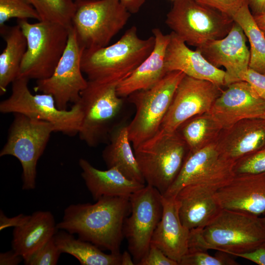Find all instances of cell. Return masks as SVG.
Listing matches in <instances>:
<instances>
[{
  "label": "cell",
  "mask_w": 265,
  "mask_h": 265,
  "mask_svg": "<svg viewBox=\"0 0 265 265\" xmlns=\"http://www.w3.org/2000/svg\"><path fill=\"white\" fill-rule=\"evenodd\" d=\"M128 197H104L94 204H71L66 207L58 230L77 234L78 238L102 250L119 254L124 236L125 219L130 214Z\"/></svg>",
  "instance_id": "1"
},
{
  "label": "cell",
  "mask_w": 265,
  "mask_h": 265,
  "mask_svg": "<svg viewBox=\"0 0 265 265\" xmlns=\"http://www.w3.org/2000/svg\"><path fill=\"white\" fill-rule=\"evenodd\" d=\"M265 242V229L257 215L222 209L203 228L190 230L188 252L214 249L236 256Z\"/></svg>",
  "instance_id": "2"
},
{
  "label": "cell",
  "mask_w": 265,
  "mask_h": 265,
  "mask_svg": "<svg viewBox=\"0 0 265 265\" xmlns=\"http://www.w3.org/2000/svg\"><path fill=\"white\" fill-rule=\"evenodd\" d=\"M155 43L154 36L140 38L137 29H128L115 43L106 47L84 49L81 70L88 80L118 84L130 76L149 56Z\"/></svg>",
  "instance_id": "3"
},
{
  "label": "cell",
  "mask_w": 265,
  "mask_h": 265,
  "mask_svg": "<svg viewBox=\"0 0 265 265\" xmlns=\"http://www.w3.org/2000/svg\"><path fill=\"white\" fill-rule=\"evenodd\" d=\"M27 41L18 77L36 80L50 77L66 48L69 28L45 21L29 23L18 19Z\"/></svg>",
  "instance_id": "4"
},
{
  "label": "cell",
  "mask_w": 265,
  "mask_h": 265,
  "mask_svg": "<svg viewBox=\"0 0 265 265\" xmlns=\"http://www.w3.org/2000/svg\"><path fill=\"white\" fill-rule=\"evenodd\" d=\"M189 152L180 134L161 131L134 149L147 185L163 195L173 183Z\"/></svg>",
  "instance_id": "5"
},
{
  "label": "cell",
  "mask_w": 265,
  "mask_h": 265,
  "mask_svg": "<svg viewBox=\"0 0 265 265\" xmlns=\"http://www.w3.org/2000/svg\"><path fill=\"white\" fill-rule=\"evenodd\" d=\"M116 83L88 80L80 94L79 103L82 119L78 133L88 146L96 147L108 140L123 106L122 98L117 93Z\"/></svg>",
  "instance_id": "6"
},
{
  "label": "cell",
  "mask_w": 265,
  "mask_h": 265,
  "mask_svg": "<svg viewBox=\"0 0 265 265\" xmlns=\"http://www.w3.org/2000/svg\"><path fill=\"white\" fill-rule=\"evenodd\" d=\"M185 75L180 71L168 72L152 87L136 91L128 97L136 109L133 119L127 125L133 149L158 132L176 89Z\"/></svg>",
  "instance_id": "7"
},
{
  "label": "cell",
  "mask_w": 265,
  "mask_h": 265,
  "mask_svg": "<svg viewBox=\"0 0 265 265\" xmlns=\"http://www.w3.org/2000/svg\"><path fill=\"white\" fill-rule=\"evenodd\" d=\"M29 80L18 77L12 83L11 95L0 103V112L20 113L48 122L54 125L56 132L69 136L78 134L82 119L79 103L74 104L69 110L59 109L52 95L33 94L28 88Z\"/></svg>",
  "instance_id": "8"
},
{
  "label": "cell",
  "mask_w": 265,
  "mask_h": 265,
  "mask_svg": "<svg viewBox=\"0 0 265 265\" xmlns=\"http://www.w3.org/2000/svg\"><path fill=\"white\" fill-rule=\"evenodd\" d=\"M234 23L230 17L195 0H175L165 23L186 44L195 47L225 37Z\"/></svg>",
  "instance_id": "9"
},
{
  "label": "cell",
  "mask_w": 265,
  "mask_h": 265,
  "mask_svg": "<svg viewBox=\"0 0 265 265\" xmlns=\"http://www.w3.org/2000/svg\"><path fill=\"white\" fill-rule=\"evenodd\" d=\"M7 141L0 152V157L16 158L22 167V189L35 188L37 162L43 154L51 135L56 132L54 125L43 120L14 113Z\"/></svg>",
  "instance_id": "10"
},
{
  "label": "cell",
  "mask_w": 265,
  "mask_h": 265,
  "mask_svg": "<svg viewBox=\"0 0 265 265\" xmlns=\"http://www.w3.org/2000/svg\"><path fill=\"white\" fill-rule=\"evenodd\" d=\"M76 4L72 26L85 49L107 46L131 15L119 0H96Z\"/></svg>",
  "instance_id": "11"
},
{
  "label": "cell",
  "mask_w": 265,
  "mask_h": 265,
  "mask_svg": "<svg viewBox=\"0 0 265 265\" xmlns=\"http://www.w3.org/2000/svg\"><path fill=\"white\" fill-rule=\"evenodd\" d=\"M162 194L147 185L130 196V215L125 219L123 234L135 265L144 258L162 214Z\"/></svg>",
  "instance_id": "12"
},
{
  "label": "cell",
  "mask_w": 265,
  "mask_h": 265,
  "mask_svg": "<svg viewBox=\"0 0 265 265\" xmlns=\"http://www.w3.org/2000/svg\"><path fill=\"white\" fill-rule=\"evenodd\" d=\"M84 49L74 29L69 28L66 48L53 73L48 78L36 80L35 92L52 95L61 110L67 109L70 103L78 102L80 93L88 84L81 68Z\"/></svg>",
  "instance_id": "13"
},
{
  "label": "cell",
  "mask_w": 265,
  "mask_h": 265,
  "mask_svg": "<svg viewBox=\"0 0 265 265\" xmlns=\"http://www.w3.org/2000/svg\"><path fill=\"white\" fill-rule=\"evenodd\" d=\"M222 91L221 87L210 81L185 75L176 89L159 131L172 133L188 119L210 112Z\"/></svg>",
  "instance_id": "14"
},
{
  "label": "cell",
  "mask_w": 265,
  "mask_h": 265,
  "mask_svg": "<svg viewBox=\"0 0 265 265\" xmlns=\"http://www.w3.org/2000/svg\"><path fill=\"white\" fill-rule=\"evenodd\" d=\"M235 163L221 156L216 141L189 152L176 179L162 195L175 197L183 187L193 183L226 184L235 176Z\"/></svg>",
  "instance_id": "15"
},
{
  "label": "cell",
  "mask_w": 265,
  "mask_h": 265,
  "mask_svg": "<svg viewBox=\"0 0 265 265\" xmlns=\"http://www.w3.org/2000/svg\"><path fill=\"white\" fill-rule=\"evenodd\" d=\"M246 37L240 26L234 22L225 37L208 41L196 48L212 65L225 68L226 86L244 80L249 69L250 51Z\"/></svg>",
  "instance_id": "16"
},
{
  "label": "cell",
  "mask_w": 265,
  "mask_h": 265,
  "mask_svg": "<svg viewBox=\"0 0 265 265\" xmlns=\"http://www.w3.org/2000/svg\"><path fill=\"white\" fill-rule=\"evenodd\" d=\"M222 91L210 113L222 129L245 119H265V100L245 80L233 82Z\"/></svg>",
  "instance_id": "17"
},
{
  "label": "cell",
  "mask_w": 265,
  "mask_h": 265,
  "mask_svg": "<svg viewBox=\"0 0 265 265\" xmlns=\"http://www.w3.org/2000/svg\"><path fill=\"white\" fill-rule=\"evenodd\" d=\"M223 184L214 182L193 183L183 187L176 195L179 216L188 229L203 228L222 210L216 192Z\"/></svg>",
  "instance_id": "18"
},
{
  "label": "cell",
  "mask_w": 265,
  "mask_h": 265,
  "mask_svg": "<svg viewBox=\"0 0 265 265\" xmlns=\"http://www.w3.org/2000/svg\"><path fill=\"white\" fill-rule=\"evenodd\" d=\"M223 209L265 214V173L235 175L216 192Z\"/></svg>",
  "instance_id": "19"
},
{
  "label": "cell",
  "mask_w": 265,
  "mask_h": 265,
  "mask_svg": "<svg viewBox=\"0 0 265 265\" xmlns=\"http://www.w3.org/2000/svg\"><path fill=\"white\" fill-rule=\"evenodd\" d=\"M169 35L164 58L167 73L180 71L188 77L208 80L220 87L225 86V71L211 64L196 49L193 51L188 48L173 31Z\"/></svg>",
  "instance_id": "20"
},
{
  "label": "cell",
  "mask_w": 265,
  "mask_h": 265,
  "mask_svg": "<svg viewBox=\"0 0 265 265\" xmlns=\"http://www.w3.org/2000/svg\"><path fill=\"white\" fill-rule=\"evenodd\" d=\"M161 218L153 234L151 244L159 248L179 265L188 252L190 230L182 223L179 216V203L176 197L162 195Z\"/></svg>",
  "instance_id": "21"
},
{
  "label": "cell",
  "mask_w": 265,
  "mask_h": 265,
  "mask_svg": "<svg viewBox=\"0 0 265 265\" xmlns=\"http://www.w3.org/2000/svg\"><path fill=\"white\" fill-rule=\"evenodd\" d=\"M216 142L221 156L235 162L265 147V119L241 120L222 129Z\"/></svg>",
  "instance_id": "22"
},
{
  "label": "cell",
  "mask_w": 265,
  "mask_h": 265,
  "mask_svg": "<svg viewBox=\"0 0 265 265\" xmlns=\"http://www.w3.org/2000/svg\"><path fill=\"white\" fill-rule=\"evenodd\" d=\"M152 31L155 38L154 49L130 76L118 84L117 93L121 98L152 87L167 73L164 58L170 35L164 34L158 28H153Z\"/></svg>",
  "instance_id": "23"
},
{
  "label": "cell",
  "mask_w": 265,
  "mask_h": 265,
  "mask_svg": "<svg viewBox=\"0 0 265 265\" xmlns=\"http://www.w3.org/2000/svg\"><path fill=\"white\" fill-rule=\"evenodd\" d=\"M81 175L94 201L104 197H128L145 186L129 179L118 169L99 170L88 160L80 159Z\"/></svg>",
  "instance_id": "24"
},
{
  "label": "cell",
  "mask_w": 265,
  "mask_h": 265,
  "mask_svg": "<svg viewBox=\"0 0 265 265\" xmlns=\"http://www.w3.org/2000/svg\"><path fill=\"white\" fill-rule=\"evenodd\" d=\"M57 231L54 216L50 212H35L25 223L14 228L12 249L25 262L53 238Z\"/></svg>",
  "instance_id": "25"
},
{
  "label": "cell",
  "mask_w": 265,
  "mask_h": 265,
  "mask_svg": "<svg viewBox=\"0 0 265 265\" xmlns=\"http://www.w3.org/2000/svg\"><path fill=\"white\" fill-rule=\"evenodd\" d=\"M131 143L127 125L119 124L111 132L108 144L103 151V160L107 168H116L129 179L145 184Z\"/></svg>",
  "instance_id": "26"
},
{
  "label": "cell",
  "mask_w": 265,
  "mask_h": 265,
  "mask_svg": "<svg viewBox=\"0 0 265 265\" xmlns=\"http://www.w3.org/2000/svg\"><path fill=\"white\" fill-rule=\"evenodd\" d=\"M0 27V34L5 43L0 55V94L2 95L9 84L19 77L27 41L18 24L11 26L4 25Z\"/></svg>",
  "instance_id": "27"
},
{
  "label": "cell",
  "mask_w": 265,
  "mask_h": 265,
  "mask_svg": "<svg viewBox=\"0 0 265 265\" xmlns=\"http://www.w3.org/2000/svg\"><path fill=\"white\" fill-rule=\"evenodd\" d=\"M60 251L75 257L81 265H121V254H106L92 243L58 230L53 236Z\"/></svg>",
  "instance_id": "28"
},
{
  "label": "cell",
  "mask_w": 265,
  "mask_h": 265,
  "mask_svg": "<svg viewBox=\"0 0 265 265\" xmlns=\"http://www.w3.org/2000/svg\"><path fill=\"white\" fill-rule=\"evenodd\" d=\"M222 130L210 112H207L188 119L176 131L186 143L189 152H193L216 141Z\"/></svg>",
  "instance_id": "29"
},
{
  "label": "cell",
  "mask_w": 265,
  "mask_h": 265,
  "mask_svg": "<svg viewBox=\"0 0 265 265\" xmlns=\"http://www.w3.org/2000/svg\"><path fill=\"white\" fill-rule=\"evenodd\" d=\"M232 19L240 26L249 42V68L265 75V35L255 22L248 3L240 8Z\"/></svg>",
  "instance_id": "30"
},
{
  "label": "cell",
  "mask_w": 265,
  "mask_h": 265,
  "mask_svg": "<svg viewBox=\"0 0 265 265\" xmlns=\"http://www.w3.org/2000/svg\"><path fill=\"white\" fill-rule=\"evenodd\" d=\"M35 9L40 21L72 27L76 3L71 0H26Z\"/></svg>",
  "instance_id": "31"
},
{
  "label": "cell",
  "mask_w": 265,
  "mask_h": 265,
  "mask_svg": "<svg viewBox=\"0 0 265 265\" xmlns=\"http://www.w3.org/2000/svg\"><path fill=\"white\" fill-rule=\"evenodd\" d=\"M12 18L40 21L35 9L26 0H0V26Z\"/></svg>",
  "instance_id": "32"
},
{
  "label": "cell",
  "mask_w": 265,
  "mask_h": 265,
  "mask_svg": "<svg viewBox=\"0 0 265 265\" xmlns=\"http://www.w3.org/2000/svg\"><path fill=\"white\" fill-rule=\"evenodd\" d=\"M212 256L205 250L189 251L182 259L179 265H237L231 255L224 252L218 251Z\"/></svg>",
  "instance_id": "33"
},
{
  "label": "cell",
  "mask_w": 265,
  "mask_h": 265,
  "mask_svg": "<svg viewBox=\"0 0 265 265\" xmlns=\"http://www.w3.org/2000/svg\"><path fill=\"white\" fill-rule=\"evenodd\" d=\"M235 175L258 174L265 173V147L235 162Z\"/></svg>",
  "instance_id": "34"
},
{
  "label": "cell",
  "mask_w": 265,
  "mask_h": 265,
  "mask_svg": "<svg viewBox=\"0 0 265 265\" xmlns=\"http://www.w3.org/2000/svg\"><path fill=\"white\" fill-rule=\"evenodd\" d=\"M61 254L53 237L34 252L24 263L26 265H55Z\"/></svg>",
  "instance_id": "35"
},
{
  "label": "cell",
  "mask_w": 265,
  "mask_h": 265,
  "mask_svg": "<svg viewBox=\"0 0 265 265\" xmlns=\"http://www.w3.org/2000/svg\"><path fill=\"white\" fill-rule=\"evenodd\" d=\"M204 5L214 9L232 18L247 0H195Z\"/></svg>",
  "instance_id": "36"
},
{
  "label": "cell",
  "mask_w": 265,
  "mask_h": 265,
  "mask_svg": "<svg viewBox=\"0 0 265 265\" xmlns=\"http://www.w3.org/2000/svg\"><path fill=\"white\" fill-rule=\"evenodd\" d=\"M138 265H179L167 257L159 248L151 244L146 256Z\"/></svg>",
  "instance_id": "37"
},
{
  "label": "cell",
  "mask_w": 265,
  "mask_h": 265,
  "mask_svg": "<svg viewBox=\"0 0 265 265\" xmlns=\"http://www.w3.org/2000/svg\"><path fill=\"white\" fill-rule=\"evenodd\" d=\"M244 80L249 82L257 94L265 100V75L249 68Z\"/></svg>",
  "instance_id": "38"
},
{
  "label": "cell",
  "mask_w": 265,
  "mask_h": 265,
  "mask_svg": "<svg viewBox=\"0 0 265 265\" xmlns=\"http://www.w3.org/2000/svg\"><path fill=\"white\" fill-rule=\"evenodd\" d=\"M30 215L20 214L12 217H8L3 212L0 210V230L5 228L13 227H19L25 223L29 219Z\"/></svg>",
  "instance_id": "39"
},
{
  "label": "cell",
  "mask_w": 265,
  "mask_h": 265,
  "mask_svg": "<svg viewBox=\"0 0 265 265\" xmlns=\"http://www.w3.org/2000/svg\"><path fill=\"white\" fill-rule=\"evenodd\" d=\"M259 265H265V242L252 251L237 255Z\"/></svg>",
  "instance_id": "40"
},
{
  "label": "cell",
  "mask_w": 265,
  "mask_h": 265,
  "mask_svg": "<svg viewBox=\"0 0 265 265\" xmlns=\"http://www.w3.org/2000/svg\"><path fill=\"white\" fill-rule=\"evenodd\" d=\"M23 258L17 254L12 249L10 251L0 254V265H17L19 264Z\"/></svg>",
  "instance_id": "41"
},
{
  "label": "cell",
  "mask_w": 265,
  "mask_h": 265,
  "mask_svg": "<svg viewBox=\"0 0 265 265\" xmlns=\"http://www.w3.org/2000/svg\"><path fill=\"white\" fill-rule=\"evenodd\" d=\"M131 14H135L145 2V0H119Z\"/></svg>",
  "instance_id": "42"
},
{
  "label": "cell",
  "mask_w": 265,
  "mask_h": 265,
  "mask_svg": "<svg viewBox=\"0 0 265 265\" xmlns=\"http://www.w3.org/2000/svg\"><path fill=\"white\" fill-rule=\"evenodd\" d=\"M253 15L265 14V0H247Z\"/></svg>",
  "instance_id": "43"
},
{
  "label": "cell",
  "mask_w": 265,
  "mask_h": 265,
  "mask_svg": "<svg viewBox=\"0 0 265 265\" xmlns=\"http://www.w3.org/2000/svg\"><path fill=\"white\" fill-rule=\"evenodd\" d=\"M132 255L129 251H125L121 256V265H135Z\"/></svg>",
  "instance_id": "44"
},
{
  "label": "cell",
  "mask_w": 265,
  "mask_h": 265,
  "mask_svg": "<svg viewBox=\"0 0 265 265\" xmlns=\"http://www.w3.org/2000/svg\"><path fill=\"white\" fill-rule=\"evenodd\" d=\"M253 17L257 26L265 35V14L253 15Z\"/></svg>",
  "instance_id": "45"
},
{
  "label": "cell",
  "mask_w": 265,
  "mask_h": 265,
  "mask_svg": "<svg viewBox=\"0 0 265 265\" xmlns=\"http://www.w3.org/2000/svg\"><path fill=\"white\" fill-rule=\"evenodd\" d=\"M73 1L74 2L77 3V2H84V1H93V0H71Z\"/></svg>",
  "instance_id": "46"
},
{
  "label": "cell",
  "mask_w": 265,
  "mask_h": 265,
  "mask_svg": "<svg viewBox=\"0 0 265 265\" xmlns=\"http://www.w3.org/2000/svg\"><path fill=\"white\" fill-rule=\"evenodd\" d=\"M260 220H261V223H262L263 226H264V228L265 229V217L260 218Z\"/></svg>",
  "instance_id": "47"
},
{
  "label": "cell",
  "mask_w": 265,
  "mask_h": 265,
  "mask_svg": "<svg viewBox=\"0 0 265 265\" xmlns=\"http://www.w3.org/2000/svg\"></svg>",
  "instance_id": "48"
}]
</instances>
